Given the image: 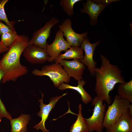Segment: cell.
Instances as JSON below:
<instances>
[{"label":"cell","mask_w":132,"mask_h":132,"mask_svg":"<svg viewBox=\"0 0 132 132\" xmlns=\"http://www.w3.org/2000/svg\"><path fill=\"white\" fill-rule=\"evenodd\" d=\"M14 31L15 30H12L7 25L4 24L0 20V35H1L4 33L11 32Z\"/></svg>","instance_id":"24"},{"label":"cell","mask_w":132,"mask_h":132,"mask_svg":"<svg viewBox=\"0 0 132 132\" xmlns=\"http://www.w3.org/2000/svg\"><path fill=\"white\" fill-rule=\"evenodd\" d=\"M23 54L26 60L33 64H43L49 57L46 49L34 44H28Z\"/></svg>","instance_id":"9"},{"label":"cell","mask_w":132,"mask_h":132,"mask_svg":"<svg viewBox=\"0 0 132 132\" xmlns=\"http://www.w3.org/2000/svg\"><path fill=\"white\" fill-rule=\"evenodd\" d=\"M32 73L36 76L48 77L56 87H58L63 82L69 83L71 79V77L59 63H55L44 66L41 70L34 69L32 71Z\"/></svg>","instance_id":"4"},{"label":"cell","mask_w":132,"mask_h":132,"mask_svg":"<svg viewBox=\"0 0 132 132\" xmlns=\"http://www.w3.org/2000/svg\"><path fill=\"white\" fill-rule=\"evenodd\" d=\"M1 35L0 41L4 46L9 47L14 42L19 35L15 31H14L4 33Z\"/></svg>","instance_id":"20"},{"label":"cell","mask_w":132,"mask_h":132,"mask_svg":"<svg viewBox=\"0 0 132 132\" xmlns=\"http://www.w3.org/2000/svg\"><path fill=\"white\" fill-rule=\"evenodd\" d=\"M31 119L30 115L21 114L18 117L10 120L11 132H27V125Z\"/></svg>","instance_id":"16"},{"label":"cell","mask_w":132,"mask_h":132,"mask_svg":"<svg viewBox=\"0 0 132 132\" xmlns=\"http://www.w3.org/2000/svg\"><path fill=\"white\" fill-rule=\"evenodd\" d=\"M41 92L42 95V98L41 99L38 100L40 103L39 106L40 110L37 114L38 116L41 118V120L39 123L35 125L34 128L37 130L40 129L43 132H50L49 130H47L45 127V122L48 119L50 112L54 108L56 103L68 93H64L60 96H56L50 99L49 103L48 104H45L44 103L43 101L44 94Z\"/></svg>","instance_id":"10"},{"label":"cell","mask_w":132,"mask_h":132,"mask_svg":"<svg viewBox=\"0 0 132 132\" xmlns=\"http://www.w3.org/2000/svg\"><path fill=\"white\" fill-rule=\"evenodd\" d=\"M3 78V76L0 73V83ZM4 117L10 120L12 119L11 114L7 111L0 97V118Z\"/></svg>","instance_id":"23"},{"label":"cell","mask_w":132,"mask_h":132,"mask_svg":"<svg viewBox=\"0 0 132 132\" xmlns=\"http://www.w3.org/2000/svg\"><path fill=\"white\" fill-rule=\"evenodd\" d=\"M9 49V47L4 46L1 41H0V54L6 52Z\"/></svg>","instance_id":"26"},{"label":"cell","mask_w":132,"mask_h":132,"mask_svg":"<svg viewBox=\"0 0 132 132\" xmlns=\"http://www.w3.org/2000/svg\"><path fill=\"white\" fill-rule=\"evenodd\" d=\"M94 2L99 4H102L107 6L111 3L120 1L119 0H93Z\"/></svg>","instance_id":"25"},{"label":"cell","mask_w":132,"mask_h":132,"mask_svg":"<svg viewBox=\"0 0 132 132\" xmlns=\"http://www.w3.org/2000/svg\"><path fill=\"white\" fill-rule=\"evenodd\" d=\"M130 103L119 95H115L113 102L108 106L105 112L103 122L104 128L108 130L117 122L128 110Z\"/></svg>","instance_id":"3"},{"label":"cell","mask_w":132,"mask_h":132,"mask_svg":"<svg viewBox=\"0 0 132 132\" xmlns=\"http://www.w3.org/2000/svg\"><path fill=\"white\" fill-rule=\"evenodd\" d=\"M103 101L100 98L97 96L92 100L91 105L94 106L92 114L89 118L85 119L88 127L89 132H102L106 107L105 104L103 103Z\"/></svg>","instance_id":"5"},{"label":"cell","mask_w":132,"mask_h":132,"mask_svg":"<svg viewBox=\"0 0 132 132\" xmlns=\"http://www.w3.org/2000/svg\"><path fill=\"white\" fill-rule=\"evenodd\" d=\"M100 42V40H98L95 43L91 44L88 37L87 36L84 38L80 46L84 51L85 55L83 59L79 60L87 66L92 76H95L96 65L97 64L96 62L93 59L94 53L96 47L99 44Z\"/></svg>","instance_id":"7"},{"label":"cell","mask_w":132,"mask_h":132,"mask_svg":"<svg viewBox=\"0 0 132 132\" xmlns=\"http://www.w3.org/2000/svg\"><path fill=\"white\" fill-rule=\"evenodd\" d=\"M58 63L63 66L69 77H73L78 81L82 79L85 66L79 60L69 61L64 59L60 61Z\"/></svg>","instance_id":"12"},{"label":"cell","mask_w":132,"mask_h":132,"mask_svg":"<svg viewBox=\"0 0 132 132\" xmlns=\"http://www.w3.org/2000/svg\"><path fill=\"white\" fill-rule=\"evenodd\" d=\"M83 51L80 47H71L64 54L59 55L54 61L58 63L60 61L64 59H82L84 56Z\"/></svg>","instance_id":"17"},{"label":"cell","mask_w":132,"mask_h":132,"mask_svg":"<svg viewBox=\"0 0 132 132\" xmlns=\"http://www.w3.org/2000/svg\"><path fill=\"white\" fill-rule=\"evenodd\" d=\"M132 116L128 110L106 132H132Z\"/></svg>","instance_id":"14"},{"label":"cell","mask_w":132,"mask_h":132,"mask_svg":"<svg viewBox=\"0 0 132 132\" xmlns=\"http://www.w3.org/2000/svg\"><path fill=\"white\" fill-rule=\"evenodd\" d=\"M55 17H52L42 28L35 31L28 44H34L46 49L48 44L47 41L49 37L52 28L59 22Z\"/></svg>","instance_id":"6"},{"label":"cell","mask_w":132,"mask_h":132,"mask_svg":"<svg viewBox=\"0 0 132 132\" xmlns=\"http://www.w3.org/2000/svg\"><path fill=\"white\" fill-rule=\"evenodd\" d=\"M118 95L132 103V80L123 83H120L117 88Z\"/></svg>","instance_id":"19"},{"label":"cell","mask_w":132,"mask_h":132,"mask_svg":"<svg viewBox=\"0 0 132 132\" xmlns=\"http://www.w3.org/2000/svg\"><path fill=\"white\" fill-rule=\"evenodd\" d=\"M8 1V0H2L0 2V20L3 21L11 29L15 30L14 25L15 22L13 21L9 20L4 10V6Z\"/></svg>","instance_id":"22"},{"label":"cell","mask_w":132,"mask_h":132,"mask_svg":"<svg viewBox=\"0 0 132 132\" xmlns=\"http://www.w3.org/2000/svg\"><path fill=\"white\" fill-rule=\"evenodd\" d=\"M58 27L66 38V41L71 47H79L84 38L88 35V32L79 34L75 32L72 28L71 20L68 18L59 25Z\"/></svg>","instance_id":"8"},{"label":"cell","mask_w":132,"mask_h":132,"mask_svg":"<svg viewBox=\"0 0 132 132\" xmlns=\"http://www.w3.org/2000/svg\"><path fill=\"white\" fill-rule=\"evenodd\" d=\"M101 63L99 68L95 71L96 81L94 91L97 96L100 98L109 105L111 103L110 92L117 83L126 82L122 75V71L118 67L111 63L105 56L100 55Z\"/></svg>","instance_id":"2"},{"label":"cell","mask_w":132,"mask_h":132,"mask_svg":"<svg viewBox=\"0 0 132 132\" xmlns=\"http://www.w3.org/2000/svg\"><path fill=\"white\" fill-rule=\"evenodd\" d=\"M81 0H61L59 1L60 6L64 12L68 15L72 16L74 14L73 6L76 3Z\"/></svg>","instance_id":"21"},{"label":"cell","mask_w":132,"mask_h":132,"mask_svg":"<svg viewBox=\"0 0 132 132\" xmlns=\"http://www.w3.org/2000/svg\"><path fill=\"white\" fill-rule=\"evenodd\" d=\"M77 83V86H75L63 82L59 85L58 88L60 90L68 89L76 91L81 95V99L83 102L85 104H87L91 101L92 98L83 88V86L86 84V82L82 79L78 81Z\"/></svg>","instance_id":"15"},{"label":"cell","mask_w":132,"mask_h":132,"mask_svg":"<svg viewBox=\"0 0 132 132\" xmlns=\"http://www.w3.org/2000/svg\"><path fill=\"white\" fill-rule=\"evenodd\" d=\"M83 8L80 10L82 13L87 14L89 16V22L90 24L93 26L98 22V17L107 7L106 6L96 3L92 0H87L86 2L82 3Z\"/></svg>","instance_id":"13"},{"label":"cell","mask_w":132,"mask_h":132,"mask_svg":"<svg viewBox=\"0 0 132 132\" xmlns=\"http://www.w3.org/2000/svg\"><path fill=\"white\" fill-rule=\"evenodd\" d=\"M29 40L27 36L19 35L0 60V68L5 74L1 81L2 83L10 81L15 82L19 78L28 72L27 67L21 63L20 59Z\"/></svg>","instance_id":"1"},{"label":"cell","mask_w":132,"mask_h":132,"mask_svg":"<svg viewBox=\"0 0 132 132\" xmlns=\"http://www.w3.org/2000/svg\"><path fill=\"white\" fill-rule=\"evenodd\" d=\"M78 108L79 110L77 119L71 126L70 132H89L87 121L82 115V105L80 103L79 104Z\"/></svg>","instance_id":"18"},{"label":"cell","mask_w":132,"mask_h":132,"mask_svg":"<svg viewBox=\"0 0 132 132\" xmlns=\"http://www.w3.org/2000/svg\"><path fill=\"white\" fill-rule=\"evenodd\" d=\"M71 47L64 39L63 33L58 30L54 41L51 44H48L46 47V50L49 56L47 61L53 62L61 51L66 52Z\"/></svg>","instance_id":"11"}]
</instances>
